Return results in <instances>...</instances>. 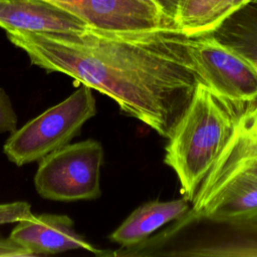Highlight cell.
Listing matches in <instances>:
<instances>
[{
    "instance_id": "obj_1",
    "label": "cell",
    "mask_w": 257,
    "mask_h": 257,
    "mask_svg": "<svg viewBox=\"0 0 257 257\" xmlns=\"http://www.w3.org/2000/svg\"><path fill=\"white\" fill-rule=\"evenodd\" d=\"M33 65L60 72L113 99L126 115L169 139L200 78L177 27L73 32H6Z\"/></svg>"
},
{
    "instance_id": "obj_2",
    "label": "cell",
    "mask_w": 257,
    "mask_h": 257,
    "mask_svg": "<svg viewBox=\"0 0 257 257\" xmlns=\"http://www.w3.org/2000/svg\"><path fill=\"white\" fill-rule=\"evenodd\" d=\"M245 103L224 98L199 82L188 108L168 139L164 158L189 201L193 202L230 141Z\"/></svg>"
},
{
    "instance_id": "obj_3",
    "label": "cell",
    "mask_w": 257,
    "mask_h": 257,
    "mask_svg": "<svg viewBox=\"0 0 257 257\" xmlns=\"http://www.w3.org/2000/svg\"><path fill=\"white\" fill-rule=\"evenodd\" d=\"M113 256H257V215L211 218L191 209L161 232Z\"/></svg>"
},
{
    "instance_id": "obj_4",
    "label": "cell",
    "mask_w": 257,
    "mask_h": 257,
    "mask_svg": "<svg viewBox=\"0 0 257 257\" xmlns=\"http://www.w3.org/2000/svg\"><path fill=\"white\" fill-rule=\"evenodd\" d=\"M95 113L92 88L83 84L61 102L11 133L3 146V152L16 166L39 162L48 154L68 145Z\"/></svg>"
},
{
    "instance_id": "obj_5",
    "label": "cell",
    "mask_w": 257,
    "mask_h": 257,
    "mask_svg": "<svg viewBox=\"0 0 257 257\" xmlns=\"http://www.w3.org/2000/svg\"><path fill=\"white\" fill-rule=\"evenodd\" d=\"M103 148L93 139L68 144L39 161L34 176L37 193L46 200L74 202L101 195Z\"/></svg>"
},
{
    "instance_id": "obj_6",
    "label": "cell",
    "mask_w": 257,
    "mask_h": 257,
    "mask_svg": "<svg viewBox=\"0 0 257 257\" xmlns=\"http://www.w3.org/2000/svg\"><path fill=\"white\" fill-rule=\"evenodd\" d=\"M188 50L200 81L234 102L257 99V67L211 34L188 36Z\"/></svg>"
},
{
    "instance_id": "obj_7",
    "label": "cell",
    "mask_w": 257,
    "mask_h": 257,
    "mask_svg": "<svg viewBox=\"0 0 257 257\" xmlns=\"http://www.w3.org/2000/svg\"><path fill=\"white\" fill-rule=\"evenodd\" d=\"M74 14L89 27L139 31L176 25L153 3L143 0H47Z\"/></svg>"
},
{
    "instance_id": "obj_8",
    "label": "cell",
    "mask_w": 257,
    "mask_h": 257,
    "mask_svg": "<svg viewBox=\"0 0 257 257\" xmlns=\"http://www.w3.org/2000/svg\"><path fill=\"white\" fill-rule=\"evenodd\" d=\"M251 164H257V99L244 104L234 133L201 184L192 209L198 211L230 176Z\"/></svg>"
},
{
    "instance_id": "obj_9",
    "label": "cell",
    "mask_w": 257,
    "mask_h": 257,
    "mask_svg": "<svg viewBox=\"0 0 257 257\" xmlns=\"http://www.w3.org/2000/svg\"><path fill=\"white\" fill-rule=\"evenodd\" d=\"M73 225L72 219L66 215H35L31 219L18 222L9 237L34 256L68 250H86L100 255L101 251L79 235Z\"/></svg>"
},
{
    "instance_id": "obj_10",
    "label": "cell",
    "mask_w": 257,
    "mask_h": 257,
    "mask_svg": "<svg viewBox=\"0 0 257 257\" xmlns=\"http://www.w3.org/2000/svg\"><path fill=\"white\" fill-rule=\"evenodd\" d=\"M0 27L6 32H73L89 26L47 0H0Z\"/></svg>"
},
{
    "instance_id": "obj_11",
    "label": "cell",
    "mask_w": 257,
    "mask_h": 257,
    "mask_svg": "<svg viewBox=\"0 0 257 257\" xmlns=\"http://www.w3.org/2000/svg\"><path fill=\"white\" fill-rule=\"evenodd\" d=\"M195 212L211 218L257 215V164L235 172Z\"/></svg>"
},
{
    "instance_id": "obj_12",
    "label": "cell",
    "mask_w": 257,
    "mask_h": 257,
    "mask_svg": "<svg viewBox=\"0 0 257 257\" xmlns=\"http://www.w3.org/2000/svg\"><path fill=\"white\" fill-rule=\"evenodd\" d=\"M185 197L170 201H151L138 207L110 234L109 239L128 247L151 237L162 227L179 219L193 206Z\"/></svg>"
},
{
    "instance_id": "obj_13",
    "label": "cell",
    "mask_w": 257,
    "mask_h": 257,
    "mask_svg": "<svg viewBox=\"0 0 257 257\" xmlns=\"http://www.w3.org/2000/svg\"><path fill=\"white\" fill-rule=\"evenodd\" d=\"M251 0H182L177 28L187 36L212 33Z\"/></svg>"
},
{
    "instance_id": "obj_14",
    "label": "cell",
    "mask_w": 257,
    "mask_h": 257,
    "mask_svg": "<svg viewBox=\"0 0 257 257\" xmlns=\"http://www.w3.org/2000/svg\"><path fill=\"white\" fill-rule=\"evenodd\" d=\"M209 34L257 67V5L250 3L237 10Z\"/></svg>"
},
{
    "instance_id": "obj_15",
    "label": "cell",
    "mask_w": 257,
    "mask_h": 257,
    "mask_svg": "<svg viewBox=\"0 0 257 257\" xmlns=\"http://www.w3.org/2000/svg\"><path fill=\"white\" fill-rule=\"evenodd\" d=\"M35 215L26 202H13L0 204V225L18 223L33 218Z\"/></svg>"
},
{
    "instance_id": "obj_16",
    "label": "cell",
    "mask_w": 257,
    "mask_h": 257,
    "mask_svg": "<svg viewBox=\"0 0 257 257\" xmlns=\"http://www.w3.org/2000/svg\"><path fill=\"white\" fill-rule=\"evenodd\" d=\"M17 114L7 92L0 87V134L17 130Z\"/></svg>"
},
{
    "instance_id": "obj_17",
    "label": "cell",
    "mask_w": 257,
    "mask_h": 257,
    "mask_svg": "<svg viewBox=\"0 0 257 257\" xmlns=\"http://www.w3.org/2000/svg\"><path fill=\"white\" fill-rule=\"evenodd\" d=\"M30 251L16 244L10 237L0 235V257H31Z\"/></svg>"
},
{
    "instance_id": "obj_18",
    "label": "cell",
    "mask_w": 257,
    "mask_h": 257,
    "mask_svg": "<svg viewBox=\"0 0 257 257\" xmlns=\"http://www.w3.org/2000/svg\"><path fill=\"white\" fill-rule=\"evenodd\" d=\"M161 12L176 25L182 0H152ZM177 27V26H176Z\"/></svg>"
},
{
    "instance_id": "obj_19",
    "label": "cell",
    "mask_w": 257,
    "mask_h": 257,
    "mask_svg": "<svg viewBox=\"0 0 257 257\" xmlns=\"http://www.w3.org/2000/svg\"><path fill=\"white\" fill-rule=\"evenodd\" d=\"M251 4H254V5H257V0H251Z\"/></svg>"
}]
</instances>
